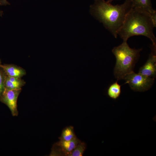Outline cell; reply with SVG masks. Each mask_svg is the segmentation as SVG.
<instances>
[{
	"label": "cell",
	"mask_w": 156,
	"mask_h": 156,
	"mask_svg": "<svg viewBox=\"0 0 156 156\" xmlns=\"http://www.w3.org/2000/svg\"><path fill=\"white\" fill-rule=\"evenodd\" d=\"M133 8L131 0L120 5H113L105 0H95L90 7L92 16L102 23L115 38L128 12Z\"/></svg>",
	"instance_id": "6da1fadb"
},
{
	"label": "cell",
	"mask_w": 156,
	"mask_h": 156,
	"mask_svg": "<svg viewBox=\"0 0 156 156\" xmlns=\"http://www.w3.org/2000/svg\"><path fill=\"white\" fill-rule=\"evenodd\" d=\"M155 27L149 13L141 9L133 8L126 15L118 35L126 42L133 36H144L151 40L153 46L156 47V39L153 32Z\"/></svg>",
	"instance_id": "7a4b0ae2"
},
{
	"label": "cell",
	"mask_w": 156,
	"mask_h": 156,
	"mask_svg": "<svg viewBox=\"0 0 156 156\" xmlns=\"http://www.w3.org/2000/svg\"><path fill=\"white\" fill-rule=\"evenodd\" d=\"M142 49H132L126 41L113 48L112 51L116 60L114 74L117 81L123 79L126 75L134 72L135 64Z\"/></svg>",
	"instance_id": "3957f363"
},
{
	"label": "cell",
	"mask_w": 156,
	"mask_h": 156,
	"mask_svg": "<svg viewBox=\"0 0 156 156\" xmlns=\"http://www.w3.org/2000/svg\"><path fill=\"white\" fill-rule=\"evenodd\" d=\"M126 83L135 91L143 92L149 90L154 83L155 78L146 77L134 72L126 75L123 78Z\"/></svg>",
	"instance_id": "277c9868"
},
{
	"label": "cell",
	"mask_w": 156,
	"mask_h": 156,
	"mask_svg": "<svg viewBox=\"0 0 156 156\" xmlns=\"http://www.w3.org/2000/svg\"><path fill=\"white\" fill-rule=\"evenodd\" d=\"M21 89H5L0 97V101L6 105L10 109L13 116H17V100Z\"/></svg>",
	"instance_id": "5b68a950"
},
{
	"label": "cell",
	"mask_w": 156,
	"mask_h": 156,
	"mask_svg": "<svg viewBox=\"0 0 156 156\" xmlns=\"http://www.w3.org/2000/svg\"><path fill=\"white\" fill-rule=\"evenodd\" d=\"M156 47L152 46V51L144 64L140 68L138 73L155 78L156 75Z\"/></svg>",
	"instance_id": "8992f818"
},
{
	"label": "cell",
	"mask_w": 156,
	"mask_h": 156,
	"mask_svg": "<svg viewBox=\"0 0 156 156\" xmlns=\"http://www.w3.org/2000/svg\"><path fill=\"white\" fill-rule=\"evenodd\" d=\"M77 137L68 141L60 140L55 144L58 151L63 155L68 156L77 145L81 142Z\"/></svg>",
	"instance_id": "52a82bcc"
},
{
	"label": "cell",
	"mask_w": 156,
	"mask_h": 156,
	"mask_svg": "<svg viewBox=\"0 0 156 156\" xmlns=\"http://www.w3.org/2000/svg\"><path fill=\"white\" fill-rule=\"evenodd\" d=\"M0 67L3 70L7 76L20 78L26 74L23 69L12 64H0Z\"/></svg>",
	"instance_id": "ba28073f"
},
{
	"label": "cell",
	"mask_w": 156,
	"mask_h": 156,
	"mask_svg": "<svg viewBox=\"0 0 156 156\" xmlns=\"http://www.w3.org/2000/svg\"><path fill=\"white\" fill-rule=\"evenodd\" d=\"M133 8L142 9L148 12L150 15L155 13L152 7L151 0H131Z\"/></svg>",
	"instance_id": "9c48e42d"
},
{
	"label": "cell",
	"mask_w": 156,
	"mask_h": 156,
	"mask_svg": "<svg viewBox=\"0 0 156 156\" xmlns=\"http://www.w3.org/2000/svg\"><path fill=\"white\" fill-rule=\"evenodd\" d=\"M116 82L111 84L107 89V94L111 98L116 99L120 96L121 92V86Z\"/></svg>",
	"instance_id": "30bf717a"
},
{
	"label": "cell",
	"mask_w": 156,
	"mask_h": 156,
	"mask_svg": "<svg viewBox=\"0 0 156 156\" xmlns=\"http://www.w3.org/2000/svg\"><path fill=\"white\" fill-rule=\"evenodd\" d=\"M76 137V136L73 127L69 126L63 129L59 139L60 140L68 141Z\"/></svg>",
	"instance_id": "8fae6325"
},
{
	"label": "cell",
	"mask_w": 156,
	"mask_h": 156,
	"mask_svg": "<svg viewBox=\"0 0 156 156\" xmlns=\"http://www.w3.org/2000/svg\"><path fill=\"white\" fill-rule=\"evenodd\" d=\"M85 143L81 141L68 156H82L86 148Z\"/></svg>",
	"instance_id": "7c38bea8"
},
{
	"label": "cell",
	"mask_w": 156,
	"mask_h": 156,
	"mask_svg": "<svg viewBox=\"0 0 156 156\" xmlns=\"http://www.w3.org/2000/svg\"><path fill=\"white\" fill-rule=\"evenodd\" d=\"M6 76L3 70L0 67V97L5 89V81Z\"/></svg>",
	"instance_id": "4fadbf2b"
},
{
	"label": "cell",
	"mask_w": 156,
	"mask_h": 156,
	"mask_svg": "<svg viewBox=\"0 0 156 156\" xmlns=\"http://www.w3.org/2000/svg\"><path fill=\"white\" fill-rule=\"evenodd\" d=\"M5 88L9 90H13L21 88L19 86L14 83L11 81L6 76L5 81Z\"/></svg>",
	"instance_id": "5bb4252c"
},
{
	"label": "cell",
	"mask_w": 156,
	"mask_h": 156,
	"mask_svg": "<svg viewBox=\"0 0 156 156\" xmlns=\"http://www.w3.org/2000/svg\"><path fill=\"white\" fill-rule=\"evenodd\" d=\"M10 5V4L7 0H0L1 5Z\"/></svg>",
	"instance_id": "9a60e30c"
},
{
	"label": "cell",
	"mask_w": 156,
	"mask_h": 156,
	"mask_svg": "<svg viewBox=\"0 0 156 156\" xmlns=\"http://www.w3.org/2000/svg\"><path fill=\"white\" fill-rule=\"evenodd\" d=\"M114 0H107V2L110 3L112 1Z\"/></svg>",
	"instance_id": "2e32d148"
},
{
	"label": "cell",
	"mask_w": 156,
	"mask_h": 156,
	"mask_svg": "<svg viewBox=\"0 0 156 156\" xmlns=\"http://www.w3.org/2000/svg\"><path fill=\"white\" fill-rule=\"evenodd\" d=\"M3 13V12L2 11H0V16H1L2 14Z\"/></svg>",
	"instance_id": "e0dca14e"
},
{
	"label": "cell",
	"mask_w": 156,
	"mask_h": 156,
	"mask_svg": "<svg viewBox=\"0 0 156 156\" xmlns=\"http://www.w3.org/2000/svg\"><path fill=\"white\" fill-rule=\"evenodd\" d=\"M1 60L0 59V65L1 64Z\"/></svg>",
	"instance_id": "ac0fdd59"
}]
</instances>
